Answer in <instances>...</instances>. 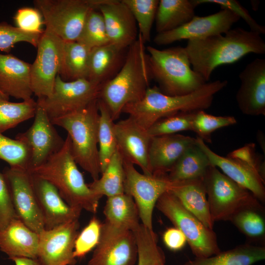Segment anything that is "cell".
<instances>
[{
    "instance_id": "cell-1",
    "label": "cell",
    "mask_w": 265,
    "mask_h": 265,
    "mask_svg": "<svg viewBox=\"0 0 265 265\" xmlns=\"http://www.w3.org/2000/svg\"><path fill=\"white\" fill-rule=\"evenodd\" d=\"M185 48L192 69L206 82L219 66L233 63L250 53H265V42L261 35L241 27L188 40Z\"/></svg>"
},
{
    "instance_id": "cell-2",
    "label": "cell",
    "mask_w": 265,
    "mask_h": 265,
    "mask_svg": "<svg viewBox=\"0 0 265 265\" xmlns=\"http://www.w3.org/2000/svg\"><path fill=\"white\" fill-rule=\"evenodd\" d=\"M226 80L206 82L196 90L184 95L169 96L158 86L149 87L140 101L126 106L122 113L128 114L140 127L147 130L164 117L179 112H191L209 108L214 96L227 85Z\"/></svg>"
},
{
    "instance_id": "cell-3",
    "label": "cell",
    "mask_w": 265,
    "mask_h": 265,
    "mask_svg": "<svg viewBox=\"0 0 265 265\" xmlns=\"http://www.w3.org/2000/svg\"><path fill=\"white\" fill-rule=\"evenodd\" d=\"M145 43L138 33L129 47L120 70L102 87L99 99L105 104L114 121L126 106L141 100L150 87L151 77Z\"/></svg>"
},
{
    "instance_id": "cell-4",
    "label": "cell",
    "mask_w": 265,
    "mask_h": 265,
    "mask_svg": "<svg viewBox=\"0 0 265 265\" xmlns=\"http://www.w3.org/2000/svg\"><path fill=\"white\" fill-rule=\"evenodd\" d=\"M28 170L52 184L71 207L93 213L97 212L102 197L93 192L85 183L73 157L68 135L59 152Z\"/></svg>"
},
{
    "instance_id": "cell-5",
    "label": "cell",
    "mask_w": 265,
    "mask_h": 265,
    "mask_svg": "<svg viewBox=\"0 0 265 265\" xmlns=\"http://www.w3.org/2000/svg\"><path fill=\"white\" fill-rule=\"evenodd\" d=\"M151 77L158 83L163 94L180 96L190 93L207 82L191 67L185 47L159 50L146 48Z\"/></svg>"
},
{
    "instance_id": "cell-6",
    "label": "cell",
    "mask_w": 265,
    "mask_h": 265,
    "mask_svg": "<svg viewBox=\"0 0 265 265\" xmlns=\"http://www.w3.org/2000/svg\"><path fill=\"white\" fill-rule=\"evenodd\" d=\"M98 99L80 110L51 120L54 125L67 132L75 161L90 174L93 181L98 179L101 174L98 149Z\"/></svg>"
},
{
    "instance_id": "cell-7",
    "label": "cell",
    "mask_w": 265,
    "mask_h": 265,
    "mask_svg": "<svg viewBox=\"0 0 265 265\" xmlns=\"http://www.w3.org/2000/svg\"><path fill=\"white\" fill-rule=\"evenodd\" d=\"M212 221H231L247 209L264 210L258 199L249 190L211 165L203 178Z\"/></svg>"
},
{
    "instance_id": "cell-8",
    "label": "cell",
    "mask_w": 265,
    "mask_h": 265,
    "mask_svg": "<svg viewBox=\"0 0 265 265\" xmlns=\"http://www.w3.org/2000/svg\"><path fill=\"white\" fill-rule=\"evenodd\" d=\"M156 208L185 235L195 258H206L221 251L213 229L207 227L169 191L158 200Z\"/></svg>"
},
{
    "instance_id": "cell-9",
    "label": "cell",
    "mask_w": 265,
    "mask_h": 265,
    "mask_svg": "<svg viewBox=\"0 0 265 265\" xmlns=\"http://www.w3.org/2000/svg\"><path fill=\"white\" fill-rule=\"evenodd\" d=\"M103 0H35L46 28L65 41H76L91 11Z\"/></svg>"
},
{
    "instance_id": "cell-10",
    "label": "cell",
    "mask_w": 265,
    "mask_h": 265,
    "mask_svg": "<svg viewBox=\"0 0 265 265\" xmlns=\"http://www.w3.org/2000/svg\"><path fill=\"white\" fill-rule=\"evenodd\" d=\"M102 86L86 79L65 81L57 75L51 94L36 102L52 120L80 110L98 99Z\"/></svg>"
},
{
    "instance_id": "cell-11",
    "label": "cell",
    "mask_w": 265,
    "mask_h": 265,
    "mask_svg": "<svg viewBox=\"0 0 265 265\" xmlns=\"http://www.w3.org/2000/svg\"><path fill=\"white\" fill-rule=\"evenodd\" d=\"M124 191L134 200L141 223L153 230V214L159 198L169 190L172 182L167 175H147L138 172L134 165L123 159Z\"/></svg>"
},
{
    "instance_id": "cell-12",
    "label": "cell",
    "mask_w": 265,
    "mask_h": 265,
    "mask_svg": "<svg viewBox=\"0 0 265 265\" xmlns=\"http://www.w3.org/2000/svg\"><path fill=\"white\" fill-rule=\"evenodd\" d=\"M64 42L46 28L40 38L31 67L32 90L38 99L47 97L53 91L62 64Z\"/></svg>"
},
{
    "instance_id": "cell-13",
    "label": "cell",
    "mask_w": 265,
    "mask_h": 265,
    "mask_svg": "<svg viewBox=\"0 0 265 265\" xmlns=\"http://www.w3.org/2000/svg\"><path fill=\"white\" fill-rule=\"evenodd\" d=\"M137 260L134 233L102 223L99 242L86 265H134Z\"/></svg>"
},
{
    "instance_id": "cell-14",
    "label": "cell",
    "mask_w": 265,
    "mask_h": 265,
    "mask_svg": "<svg viewBox=\"0 0 265 265\" xmlns=\"http://www.w3.org/2000/svg\"><path fill=\"white\" fill-rule=\"evenodd\" d=\"M7 182L17 218L33 231L44 230L42 214L28 170L10 167L2 172Z\"/></svg>"
},
{
    "instance_id": "cell-15",
    "label": "cell",
    "mask_w": 265,
    "mask_h": 265,
    "mask_svg": "<svg viewBox=\"0 0 265 265\" xmlns=\"http://www.w3.org/2000/svg\"><path fill=\"white\" fill-rule=\"evenodd\" d=\"M240 19L236 14L227 9H221L206 16H195L188 22L176 29L157 33L154 42L159 46L166 45L182 40L202 39L224 34Z\"/></svg>"
},
{
    "instance_id": "cell-16",
    "label": "cell",
    "mask_w": 265,
    "mask_h": 265,
    "mask_svg": "<svg viewBox=\"0 0 265 265\" xmlns=\"http://www.w3.org/2000/svg\"><path fill=\"white\" fill-rule=\"evenodd\" d=\"M34 117L28 130L15 137L26 143L30 148L29 170L45 162L62 149L65 142L45 110L38 105Z\"/></svg>"
},
{
    "instance_id": "cell-17",
    "label": "cell",
    "mask_w": 265,
    "mask_h": 265,
    "mask_svg": "<svg viewBox=\"0 0 265 265\" xmlns=\"http://www.w3.org/2000/svg\"><path fill=\"white\" fill-rule=\"evenodd\" d=\"M79 227L77 220L43 230L39 234L37 259L43 265H75L74 250Z\"/></svg>"
},
{
    "instance_id": "cell-18",
    "label": "cell",
    "mask_w": 265,
    "mask_h": 265,
    "mask_svg": "<svg viewBox=\"0 0 265 265\" xmlns=\"http://www.w3.org/2000/svg\"><path fill=\"white\" fill-rule=\"evenodd\" d=\"M114 131L123 159L139 166L143 174L151 175L148 159L151 137L147 130L129 117L115 123Z\"/></svg>"
},
{
    "instance_id": "cell-19",
    "label": "cell",
    "mask_w": 265,
    "mask_h": 265,
    "mask_svg": "<svg viewBox=\"0 0 265 265\" xmlns=\"http://www.w3.org/2000/svg\"><path fill=\"white\" fill-rule=\"evenodd\" d=\"M240 85L236 99L245 115H265V59L256 58L239 73Z\"/></svg>"
},
{
    "instance_id": "cell-20",
    "label": "cell",
    "mask_w": 265,
    "mask_h": 265,
    "mask_svg": "<svg viewBox=\"0 0 265 265\" xmlns=\"http://www.w3.org/2000/svg\"><path fill=\"white\" fill-rule=\"evenodd\" d=\"M31 175L45 230L79 220L82 210L69 206L49 182L32 173Z\"/></svg>"
},
{
    "instance_id": "cell-21",
    "label": "cell",
    "mask_w": 265,
    "mask_h": 265,
    "mask_svg": "<svg viewBox=\"0 0 265 265\" xmlns=\"http://www.w3.org/2000/svg\"><path fill=\"white\" fill-rule=\"evenodd\" d=\"M196 142L206 155L211 165L220 170L230 179L251 192L260 202H265V181L257 171L239 159L218 155L212 151L204 141L197 137Z\"/></svg>"
},
{
    "instance_id": "cell-22",
    "label": "cell",
    "mask_w": 265,
    "mask_h": 265,
    "mask_svg": "<svg viewBox=\"0 0 265 265\" xmlns=\"http://www.w3.org/2000/svg\"><path fill=\"white\" fill-rule=\"evenodd\" d=\"M98 10L103 16L110 43L124 50L135 42L138 35L136 23L122 0H103Z\"/></svg>"
},
{
    "instance_id": "cell-23",
    "label": "cell",
    "mask_w": 265,
    "mask_h": 265,
    "mask_svg": "<svg viewBox=\"0 0 265 265\" xmlns=\"http://www.w3.org/2000/svg\"><path fill=\"white\" fill-rule=\"evenodd\" d=\"M196 138L181 134L151 137L148 154L152 175H167Z\"/></svg>"
},
{
    "instance_id": "cell-24",
    "label": "cell",
    "mask_w": 265,
    "mask_h": 265,
    "mask_svg": "<svg viewBox=\"0 0 265 265\" xmlns=\"http://www.w3.org/2000/svg\"><path fill=\"white\" fill-rule=\"evenodd\" d=\"M31 67L11 54L0 53V92L23 101L32 98Z\"/></svg>"
},
{
    "instance_id": "cell-25",
    "label": "cell",
    "mask_w": 265,
    "mask_h": 265,
    "mask_svg": "<svg viewBox=\"0 0 265 265\" xmlns=\"http://www.w3.org/2000/svg\"><path fill=\"white\" fill-rule=\"evenodd\" d=\"M39 235L18 218L0 230V250L9 259L14 257L37 258Z\"/></svg>"
},
{
    "instance_id": "cell-26",
    "label": "cell",
    "mask_w": 265,
    "mask_h": 265,
    "mask_svg": "<svg viewBox=\"0 0 265 265\" xmlns=\"http://www.w3.org/2000/svg\"><path fill=\"white\" fill-rule=\"evenodd\" d=\"M207 227L213 229L203 179L172 182L169 190Z\"/></svg>"
},
{
    "instance_id": "cell-27",
    "label": "cell",
    "mask_w": 265,
    "mask_h": 265,
    "mask_svg": "<svg viewBox=\"0 0 265 265\" xmlns=\"http://www.w3.org/2000/svg\"><path fill=\"white\" fill-rule=\"evenodd\" d=\"M103 213L105 221L116 227L133 232L140 224L138 210L134 200L125 193L108 197Z\"/></svg>"
},
{
    "instance_id": "cell-28",
    "label": "cell",
    "mask_w": 265,
    "mask_h": 265,
    "mask_svg": "<svg viewBox=\"0 0 265 265\" xmlns=\"http://www.w3.org/2000/svg\"><path fill=\"white\" fill-rule=\"evenodd\" d=\"M123 51L111 43L91 49L87 79L102 84L111 79L119 66Z\"/></svg>"
},
{
    "instance_id": "cell-29",
    "label": "cell",
    "mask_w": 265,
    "mask_h": 265,
    "mask_svg": "<svg viewBox=\"0 0 265 265\" xmlns=\"http://www.w3.org/2000/svg\"><path fill=\"white\" fill-rule=\"evenodd\" d=\"M265 259V247L250 243L206 258H195L183 265H252Z\"/></svg>"
},
{
    "instance_id": "cell-30",
    "label": "cell",
    "mask_w": 265,
    "mask_h": 265,
    "mask_svg": "<svg viewBox=\"0 0 265 265\" xmlns=\"http://www.w3.org/2000/svg\"><path fill=\"white\" fill-rule=\"evenodd\" d=\"M196 6L192 0H159L156 15L158 33L176 29L190 21Z\"/></svg>"
},
{
    "instance_id": "cell-31",
    "label": "cell",
    "mask_w": 265,
    "mask_h": 265,
    "mask_svg": "<svg viewBox=\"0 0 265 265\" xmlns=\"http://www.w3.org/2000/svg\"><path fill=\"white\" fill-rule=\"evenodd\" d=\"M211 163L196 144L188 148L167 175L173 182L203 179Z\"/></svg>"
},
{
    "instance_id": "cell-32",
    "label": "cell",
    "mask_w": 265,
    "mask_h": 265,
    "mask_svg": "<svg viewBox=\"0 0 265 265\" xmlns=\"http://www.w3.org/2000/svg\"><path fill=\"white\" fill-rule=\"evenodd\" d=\"M91 49L75 41H65L62 64L59 73L65 81L87 78Z\"/></svg>"
},
{
    "instance_id": "cell-33",
    "label": "cell",
    "mask_w": 265,
    "mask_h": 265,
    "mask_svg": "<svg viewBox=\"0 0 265 265\" xmlns=\"http://www.w3.org/2000/svg\"><path fill=\"white\" fill-rule=\"evenodd\" d=\"M101 175L98 179L88 184L93 192L107 197L124 193L123 159L117 149Z\"/></svg>"
},
{
    "instance_id": "cell-34",
    "label": "cell",
    "mask_w": 265,
    "mask_h": 265,
    "mask_svg": "<svg viewBox=\"0 0 265 265\" xmlns=\"http://www.w3.org/2000/svg\"><path fill=\"white\" fill-rule=\"evenodd\" d=\"M99 121L98 149L101 173L105 170L111 158L117 149L114 124L105 104L98 99Z\"/></svg>"
},
{
    "instance_id": "cell-35",
    "label": "cell",
    "mask_w": 265,
    "mask_h": 265,
    "mask_svg": "<svg viewBox=\"0 0 265 265\" xmlns=\"http://www.w3.org/2000/svg\"><path fill=\"white\" fill-rule=\"evenodd\" d=\"M0 92V132L13 129L21 123L33 118L37 104L32 98L21 102H11Z\"/></svg>"
},
{
    "instance_id": "cell-36",
    "label": "cell",
    "mask_w": 265,
    "mask_h": 265,
    "mask_svg": "<svg viewBox=\"0 0 265 265\" xmlns=\"http://www.w3.org/2000/svg\"><path fill=\"white\" fill-rule=\"evenodd\" d=\"M137 248V265H166L163 250L158 244V236L142 223L133 232Z\"/></svg>"
},
{
    "instance_id": "cell-37",
    "label": "cell",
    "mask_w": 265,
    "mask_h": 265,
    "mask_svg": "<svg viewBox=\"0 0 265 265\" xmlns=\"http://www.w3.org/2000/svg\"><path fill=\"white\" fill-rule=\"evenodd\" d=\"M76 41L89 49L110 43L103 16L98 9L88 14Z\"/></svg>"
},
{
    "instance_id": "cell-38",
    "label": "cell",
    "mask_w": 265,
    "mask_h": 265,
    "mask_svg": "<svg viewBox=\"0 0 265 265\" xmlns=\"http://www.w3.org/2000/svg\"><path fill=\"white\" fill-rule=\"evenodd\" d=\"M30 150L23 141L9 138L0 132V159L11 168L29 170Z\"/></svg>"
},
{
    "instance_id": "cell-39",
    "label": "cell",
    "mask_w": 265,
    "mask_h": 265,
    "mask_svg": "<svg viewBox=\"0 0 265 265\" xmlns=\"http://www.w3.org/2000/svg\"><path fill=\"white\" fill-rule=\"evenodd\" d=\"M264 210L247 209L236 214L231 222L250 240L263 242L265 237Z\"/></svg>"
},
{
    "instance_id": "cell-40",
    "label": "cell",
    "mask_w": 265,
    "mask_h": 265,
    "mask_svg": "<svg viewBox=\"0 0 265 265\" xmlns=\"http://www.w3.org/2000/svg\"><path fill=\"white\" fill-rule=\"evenodd\" d=\"M129 8L138 25L143 41H150L151 31L155 20L158 0H122Z\"/></svg>"
},
{
    "instance_id": "cell-41",
    "label": "cell",
    "mask_w": 265,
    "mask_h": 265,
    "mask_svg": "<svg viewBox=\"0 0 265 265\" xmlns=\"http://www.w3.org/2000/svg\"><path fill=\"white\" fill-rule=\"evenodd\" d=\"M237 122L233 116H214L201 110L195 113L192 131L205 142L211 143V135L215 131L235 125Z\"/></svg>"
},
{
    "instance_id": "cell-42",
    "label": "cell",
    "mask_w": 265,
    "mask_h": 265,
    "mask_svg": "<svg viewBox=\"0 0 265 265\" xmlns=\"http://www.w3.org/2000/svg\"><path fill=\"white\" fill-rule=\"evenodd\" d=\"M195 112H179L161 118L150 127L147 130V132L151 137H153L192 131Z\"/></svg>"
},
{
    "instance_id": "cell-43",
    "label": "cell",
    "mask_w": 265,
    "mask_h": 265,
    "mask_svg": "<svg viewBox=\"0 0 265 265\" xmlns=\"http://www.w3.org/2000/svg\"><path fill=\"white\" fill-rule=\"evenodd\" d=\"M43 32L24 31L6 22L0 23V52L8 53L17 43L25 42L37 47Z\"/></svg>"
},
{
    "instance_id": "cell-44",
    "label": "cell",
    "mask_w": 265,
    "mask_h": 265,
    "mask_svg": "<svg viewBox=\"0 0 265 265\" xmlns=\"http://www.w3.org/2000/svg\"><path fill=\"white\" fill-rule=\"evenodd\" d=\"M102 223L95 216L78 234L75 242L74 256L84 257L97 246L100 237Z\"/></svg>"
},
{
    "instance_id": "cell-45",
    "label": "cell",
    "mask_w": 265,
    "mask_h": 265,
    "mask_svg": "<svg viewBox=\"0 0 265 265\" xmlns=\"http://www.w3.org/2000/svg\"><path fill=\"white\" fill-rule=\"evenodd\" d=\"M196 6L206 3L219 5L221 9H227L236 14L246 23L250 30L263 34L265 33L264 26L259 24L251 16L248 11L235 0H192Z\"/></svg>"
},
{
    "instance_id": "cell-46",
    "label": "cell",
    "mask_w": 265,
    "mask_h": 265,
    "mask_svg": "<svg viewBox=\"0 0 265 265\" xmlns=\"http://www.w3.org/2000/svg\"><path fill=\"white\" fill-rule=\"evenodd\" d=\"M14 20L16 27L28 32L40 33L43 32V17L36 8L23 7L16 12Z\"/></svg>"
},
{
    "instance_id": "cell-47",
    "label": "cell",
    "mask_w": 265,
    "mask_h": 265,
    "mask_svg": "<svg viewBox=\"0 0 265 265\" xmlns=\"http://www.w3.org/2000/svg\"><path fill=\"white\" fill-rule=\"evenodd\" d=\"M227 156L239 159L247 164L265 181V162L256 152L255 144L248 143L244 146L233 151Z\"/></svg>"
},
{
    "instance_id": "cell-48",
    "label": "cell",
    "mask_w": 265,
    "mask_h": 265,
    "mask_svg": "<svg viewBox=\"0 0 265 265\" xmlns=\"http://www.w3.org/2000/svg\"><path fill=\"white\" fill-rule=\"evenodd\" d=\"M15 218H17V217L12 204L9 187L3 173L0 171V230Z\"/></svg>"
},
{
    "instance_id": "cell-49",
    "label": "cell",
    "mask_w": 265,
    "mask_h": 265,
    "mask_svg": "<svg viewBox=\"0 0 265 265\" xmlns=\"http://www.w3.org/2000/svg\"><path fill=\"white\" fill-rule=\"evenodd\" d=\"M162 240L168 249L174 252L182 250L187 242L184 234L175 227L169 228L164 232Z\"/></svg>"
},
{
    "instance_id": "cell-50",
    "label": "cell",
    "mask_w": 265,
    "mask_h": 265,
    "mask_svg": "<svg viewBox=\"0 0 265 265\" xmlns=\"http://www.w3.org/2000/svg\"><path fill=\"white\" fill-rule=\"evenodd\" d=\"M10 260L14 262L15 265H43L37 258L14 257Z\"/></svg>"
}]
</instances>
